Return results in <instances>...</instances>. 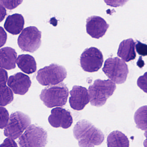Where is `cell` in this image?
Here are the masks:
<instances>
[{
	"label": "cell",
	"instance_id": "cell-13",
	"mask_svg": "<svg viewBox=\"0 0 147 147\" xmlns=\"http://www.w3.org/2000/svg\"><path fill=\"white\" fill-rule=\"evenodd\" d=\"M109 26L104 19L99 16H91L86 20L87 33L93 38L99 39L102 37Z\"/></svg>",
	"mask_w": 147,
	"mask_h": 147
},
{
	"label": "cell",
	"instance_id": "cell-6",
	"mask_svg": "<svg viewBox=\"0 0 147 147\" xmlns=\"http://www.w3.org/2000/svg\"><path fill=\"white\" fill-rule=\"evenodd\" d=\"M48 143V133L44 129L30 125L19 138L20 147H45Z\"/></svg>",
	"mask_w": 147,
	"mask_h": 147
},
{
	"label": "cell",
	"instance_id": "cell-9",
	"mask_svg": "<svg viewBox=\"0 0 147 147\" xmlns=\"http://www.w3.org/2000/svg\"><path fill=\"white\" fill-rule=\"evenodd\" d=\"M104 62L103 54L95 47L86 49L80 58L81 67L83 70L89 73L97 72L102 67Z\"/></svg>",
	"mask_w": 147,
	"mask_h": 147
},
{
	"label": "cell",
	"instance_id": "cell-14",
	"mask_svg": "<svg viewBox=\"0 0 147 147\" xmlns=\"http://www.w3.org/2000/svg\"><path fill=\"white\" fill-rule=\"evenodd\" d=\"M136 42L132 38L122 41L119 44L118 50V56L126 62L135 60L136 57Z\"/></svg>",
	"mask_w": 147,
	"mask_h": 147
},
{
	"label": "cell",
	"instance_id": "cell-20",
	"mask_svg": "<svg viewBox=\"0 0 147 147\" xmlns=\"http://www.w3.org/2000/svg\"><path fill=\"white\" fill-rule=\"evenodd\" d=\"M13 99V92L10 87L6 86H1V106L5 107L9 105Z\"/></svg>",
	"mask_w": 147,
	"mask_h": 147
},
{
	"label": "cell",
	"instance_id": "cell-21",
	"mask_svg": "<svg viewBox=\"0 0 147 147\" xmlns=\"http://www.w3.org/2000/svg\"><path fill=\"white\" fill-rule=\"evenodd\" d=\"M0 114H1V120H0V128L5 129L9 123L10 116H9L8 111L4 107L1 106L0 107Z\"/></svg>",
	"mask_w": 147,
	"mask_h": 147
},
{
	"label": "cell",
	"instance_id": "cell-15",
	"mask_svg": "<svg viewBox=\"0 0 147 147\" xmlns=\"http://www.w3.org/2000/svg\"><path fill=\"white\" fill-rule=\"evenodd\" d=\"M24 24L23 16L19 13H15L7 17L4 24V28L11 34L17 35L23 31Z\"/></svg>",
	"mask_w": 147,
	"mask_h": 147
},
{
	"label": "cell",
	"instance_id": "cell-5",
	"mask_svg": "<svg viewBox=\"0 0 147 147\" xmlns=\"http://www.w3.org/2000/svg\"><path fill=\"white\" fill-rule=\"evenodd\" d=\"M67 76V71L64 67L52 63L39 69L36 79L42 86H55L62 82Z\"/></svg>",
	"mask_w": 147,
	"mask_h": 147
},
{
	"label": "cell",
	"instance_id": "cell-10",
	"mask_svg": "<svg viewBox=\"0 0 147 147\" xmlns=\"http://www.w3.org/2000/svg\"><path fill=\"white\" fill-rule=\"evenodd\" d=\"M50 124L54 128L68 129L73 123V118L69 110L61 107H56L51 111V114L48 118Z\"/></svg>",
	"mask_w": 147,
	"mask_h": 147
},
{
	"label": "cell",
	"instance_id": "cell-26",
	"mask_svg": "<svg viewBox=\"0 0 147 147\" xmlns=\"http://www.w3.org/2000/svg\"><path fill=\"white\" fill-rule=\"evenodd\" d=\"M0 147H18L14 139L7 137L1 144Z\"/></svg>",
	"mask_w": 147,
	"mask_h": 147
},
{
	"label": "cell",
	"instance_id": "cell-8",
	"mask_svg": "<svg viewBox=\"0 0 147 147\" xmlns=\"http://www.w3.org/2000/svg\"><path fill=\"white\" fill-rule=\"evenodd\" d=\"M42 32L35 26H29L23 30L18 38V45L23 51L33 53L41 44Z\"/></svg>",
	"mask_w": 147,
	"mask_h": 147
},
{
	"label": "cell",
	"instance_id": "cell-1",
	"mask_svg": "<svg viewBox=\"0 0 147 147\" xmlns=\"http://www.w3.org/2000/svg\"><path fill=\"white\" fill-rule=\"evenodd\" d=\"M73 134L78 141L79 147H94L100 145L105 140L102 131L86 119L76 123L73 129Z\"/></svg>",
	"mask_w": 147,
	"mask_h": 147
},
{
	"label": "cell",
	"instance_id": "cell-23",
	"mask_svg": "<svg viewBox=\"0 0 147 147\" xmlns=\"http://www.w3.org/2000/svg\"><path fill=\"white\" fill-rule=\"evenodd\" d=\"M137 84L138 87L144 92L147 93V72H145L143 75L140 76L138 78Z\"/></svg>",
	"mask_w": 147,
	"mask_h": 147
},
{
	"label": "cell",
	"instance_id": "cell-29",
	"mask_svg": "<svg viewBox=\"0 0 147 147\" xmlns=\"http://www.w3.org/2000/svg\"><path fill=\"white\" fill-rule=\"evenodd\" d=\"M144 136L146 138V139L144 140L143 142V145L144 147H147V130L145 131L144 133Z\"/></svg>",
	"mask_w": 147,
	"mask_h": 147
},
{
	"label": "cell",
	"instance_id": "cell-12",
	"mask_svg": "<svg viewBox=\"0 0 147 147\" xmlns=\"http://www.w3.org/2000/svg\"><path fill=\"white\" fill-rule=\"evenodd\" d=\"M31 84L30 77L21 72L11 76L7 82V85L14 94L22 95L28 92Z\"/></svg>",
	"mask_w": 147,
	"mask_h": 147
},
{
	"label": "cell",
	"instance_id": "cell-17",
	"mask_svg": "<svg viewBox=\"0 0 147 147\" xmlns=\"http://www.w3.org/2000/svg\"><path fill=\"white\" fill-rule=\"evenodd\" d=\"M17 64L23 72L28 74H33L36 71V63L35 58L30 55H19L17 59Z\"/></svg>",
	"mask_w": 147,
	"mask_h": 147
},
{
	"label": "cell",
	"instance_id": "cell-2",
	"mask_svg": "<svg viewBox=\"0 0 147 147\" xmlns=\"http://www.w3.org/2000/svg\"><path fill=\"white\" fill-rule=\"evenodd\" d=\"M116 84L110 80L98 79L89 86L88 92L92 106L100 107L113 95L116 89Z\"/></svg>",
	"mask_w": 147,
	"mask_h": 147
},
{
	"label": "cell",
	"instance_id": "cell-7",
	"mask_svg": "<svg viewBox=\"0 0 147 147\" xmlns=\"http://www.w3.org/2000/svg\"><path fill=\"white\" fill-rule=\"evenodd\" d=\"M31 120L27 114L22 112L13 113L8 124L4 130V135L15 140L19 138L31 125Z\"/></svg>",
	"mask_w": 147,
	"mask_h": 147
},
{
	"label": "cell",
	"instance_id": "cell-24",
	"mask_svg": "<svg viewBox=\"0 0 147 147\" xmlns=\"http://www.w3.org/2000/svg\"><path fill=\"white\" fill-rule=\"evenodd\" d=\"M136 50L139 55L143 57L147 56V45L137 41L136 45Z\"/></svg>",
	"mask_w": 147,
	"mask_h": 147
},
{
	"label": "cell",
	"instance_id": "cell-25",
	"mask_svg": "<svg viewBox=\"0 0 147 147\" xmlns=\"http://www.w3.org/2000/svg\"><path fill=\"white\" fill-rule=\"evenodd\" d=\"M0 86H6L8 82V74L5 69L1 68V78H0Z\"/></svg>",
	"mask_w": 147,
	"mask_h": 147
},
{
	"label": "cell",
	"instance_id": "cell-19",
	"mask_svg": "<svg viewBox=\"0 0 147 147\" xmlns=\"http://www.w3.org/2000/svg\"><path fill=\"white\" fill-rule=\"evenodd\" d=\"M134 119L137 128L142 130H147V105L138 108L135 112Z\"/></svg>",
	"mask_w": 147,
	"mask_h": 147
},
{
	"label": "cell",
	"instance_id": "cell-16",
	"mask_svg": "<svg viewBox=\"0 0 147 147\" xmlns=\"http://www.w3.org/2000/svg\"><path fill=\"white\" fill-rule=\"evenodd\" d=\"M17 56L16 51L13 48L7 47L1 49V67L7 70L15 69Z\"/></svg>",
	"mask_w": 147,
	"mask_h": 147
},
{
	"label": "cell",
	"instance_id": "cell-11",
	"mask_svg": "<svg viewBox=\"0 0 147 147\" xmlns=\"http://www.w3.org/2000/svg\"><path fill=\"white\" fill-rule=\"evenodd\" d=\"M70 107L76 111L83 110L90 101L88 90L81 86H74L69 92Z\"/></svg>",
	"mask_w": 147,
	"mask_h": 147
},
{
	"label": "cell",
	"instance_id": "cell-3",
	"mask_svg": "<svg viewBox=\"0 0 147 147\" xmlns=\"http://www.w3.org/2000/svg\"><path fill=\"white\" fill-rule=\"evenodd\" d=\"M68 88L63 83L46 87L39 95L40 99L48 108L61 107L67 104Z\"/></svg>",
	"mask_w": 147,
	"mask_h": 147
},
{
	"label": "cell",
	"instance_id": "cell-27",
	"mask_svg": "<svg viewBox=\"0 0 147 147\" xmlns=\"http://www.w3.org/2000/svg\"><path fill=\"white\" fill-rule=\"evenodd\" d=\"M0 33H1V47L4 46L7 40V35L3 27H1L0 28Z\"/></svg>",
	"mask_w": 147,
	"mask_h": 147
},
{
	"label": "cell",
	"instance_id": "cell-22",
	"mask_svg": "<svg viewBox=\"0 0 147 147\" xmlns=\"http://www.w3.org/2000/svg\"><path fill=\"white\" fill-rule=\"evenodd\" d=\"M23 2V1H0V3L4 7L9 10H12L18 6Z\"/></svg>",
	"mask_w": 147,
	"mask_h": 147
},
{
	"label": "cell",
	"instance_id": "cell-18",
	"mask_svg": "<svg viewBox=\"0 0 147 147\" xmlns=\"http://www.w3.org/2000/svg\"><path fill=\"white\" fill-rule=\"evenodd\" d=\"M107 147H129V141L121 131H114L107 137Z\"/></svg>",
	"mask_w": 147,
	"mask_h": 147
},
{
	"label": "cell",
	"instance_id": "cell-4",
	"mask_svg": "<svg viewBox=\"0 0 147 147\" xmlns=\"http://www.w3.org/2000/svg\"><path fill=\"white\" fill-rule=\"evenodd\" d=\"M102 71L111 80L117 84L124 83L129 72L127 64L117 57L107 59Z\"/></svg>",
	"mask_w": 147,
	"mask_h": 147
},
{
	"label": "cell",
	"instance_id": "cell-28",
	"mask_svg": "<svg viewBox=\"0 0 147 147\" xmlns=\"http://www.w3.org/2000/svg\"><path fill=\"white\" fill-rule=\"evenodd\" d=\"M0 21L2 22L6 16V10L5 7L1 4H0Z\"/></svg>",
	"mask_w": 147,
	"mask_h": 147
}]
</instances>
